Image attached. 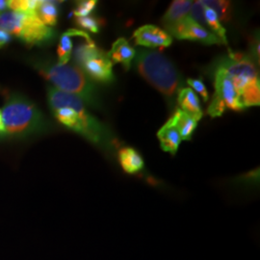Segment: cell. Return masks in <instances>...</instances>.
<instances>
[{"label":"cell","instance_id":"6da1fadb","mask_svg":"<svg viewBox=\"0 0 260 260\" xmlns=\"http://www.w3.org/2000/svg\"><path fill=\"white\" fill-rule=\"evenodd\" d=\"M47 102L50 109L70 107L75 110L76 113L75 119L68 128L74 130L83 136L85 139L102 149L106 150L113 149L115 136L111 130L87 111L80 99L62 92L54 87H49L47 90Z\"/></svg>","mask_w":260,"mask_h":260},{"label":"cell","instance_id":"7a4b0ae2","mask_svg":"<svg viewBox=\"0 0 260 260\" xmlns=\"http://www.w3.org/2000/svg\"><path fill=\"white\" fill-rule=\"evenodd\" d=\"M135 67L151 86L173 106L182 87V77L177 67L159 51L141 49L135 55Z\"/></svg>","mask_w":260,"mask_h":260},{"label":"cell","instance_id":"3957f363","mask_svg":"<svg viewBox=\"0 0 260 260\" xmlns=\"http://www.w3.org/2000/svg\"><path fill=\"white\" fill-rule=\"evenodd\" d=\"M34 67L40 75L54 84V88L73 94L94 108L101 106L95 86L77 66L58 65L47 61H38Z\"/></svg>","mask_w":260,"mask_h":260},{"label":"cell","instance_id":"277c9868","mask_svg":"<svg viewBox=\"0 0 260 260\" xmlns=\"http://www.w3.org/2000/svg\"><path fill=\"white\" fill-rule=\"evenodd\" d=\"M4 134L24 138L46 131L47 120L37 106L21 95H12L1 110Z\"/></svg>","mask_w":260,"mask_h":260},{"label":"cell","instance_id":"5b68a950","mask_svg":"<svg viewBox=\"0 0 260 260\" xmlns=\"http://www.w3.org/2000/svg\"><path fill=\"white\" fill-rule=\"evenodd\" d=\"M216 68L222 69L230 76L245 108L259 105V75L250 56L230 49L228 56L221 59Z\"/></svg>","mask_w":260,"mask_h":260},{"label":"cell","instance_id":"8992f818","mask_svg":"<svg viewBox=\"0 0 260 260\" xmlns=\"http://www.w3.org/2000/svg\"><path fill=\"white\" fill-rule=\"evenodd\" d=\"M0 30L31 47L47 44L55 36L53 29L44 24L36 13L3 12L0 14Z\"/></svg>","mask_w":260,"mask_h":260},{"label":"cell","instance_id":"52a82bcc","mask_svg":"<svg viewBox=\"0 0 260 260\" xmlns=\"http://www.w3.org/2000/svg\"><path fill=\"white\" fill-rule=\"evenodd\" d=\"M215 93L207 109V114L212 117H221L226 110L242 111L246 109L240 101L235 86L225 72L216 68L214 74Z\"/></svg>","mask_w":260,"mask_h":260},{"label":"cell","instance_id":"ba28073f","mask_svg":"<svg viewBox=\"0 0 260 260\" xmlns=\"http://www.w3.org/2000/svg\"><path fill=\"white\" fill-rule=\"evenodd\" d=\"M169 35H173L178 40H188L199 42L205 45H221L222 42L208 29L201 26L188 16L176 25L167 30Z\"/></svg>","mask_w":260,"mask_h":260},{"label":"cell","instance_id":"9c48e42d","mask_svg":"<svg viewBox=\"0 0 260 260\" xmlns=\"http://www.w3.org/2000/svg\"><path fill=\"white\" fill-rule=\"evenodd\" d=\"M90 79L101 83H111L115 80L113 74V63L108 58L107 52L89 59L80 68Z\"/></svg>","mask_w":260,"mask_h":260},{"label":"cell","instance_id":"30bf717a","mask_svg":"<svg viewBox=\"0 0 260 260\" xmlns=\"http://www.w3.org/2000/svg\"><path fill=\"white\" fill-rule=\"evenodd\" d=\"M133 38L137 46L156 48V47H170L173 39L163 29L154 25H144L138 28Z\"/></svg>","mask_w":260,"mask_h":260},{"label":"cell","instance_id":"8fae6325","mask_svg":"<svg viewBox=\"0 0 260 260\" xmlns=\"http://www.w3.org/2000/svg\"><path fill=\"white\" fill-rule=\"evenodd\" d=\"M119 163L121 170L129 176H140L145 169V161L137 150L125 148L119 151Z\"/></svg>","mask_w":260,"mask_h":260},{"label":"cell","instance_id":"7c38bea8","mask_svg":"<svg viewBox=\"0 0 260 260\" xmlns=\"http://www.w3.org/2000/svg\"><path fill=\"white\" fill-rule=\"evenodd\" d=\"M107 55L112 63H120L124 70L128 71L136 55V51L125 39L120 38L113 44L111 50L107 52Z\"/></svg>","mask_w":260,"mask_h":260},{"label":"cell","instance_id":"4fadbf2b","mask_svg":"<svg viewBox=\"0 0 260 260\" xmlns=\"http://www.w3.org/2000/svg\"><path fill=\"white\" fill-rule=\"evenodd\" d=\"M157 137L161 149L172 155H176L182 140L171 119L158 131Z\"/></svg>","mask_w":260,"mask_h":260},{"label":"cell","instance_id":"5bb4252c","mask_svg":"<svg viewBox=\"0 0 260 260\" xmlns=\"http://www.w3.org/2000/svg\"><path fill=\"white\" fill-rule=\"evenodd\" d=\"M177 102L181 107V110L190 115L196 121H199L203 118L204 114L200 100L192 89H181L177 93Z\"/></svg>","mask_w":260,"mask_h":260},{"label":"cell","instance_id":"9a60e30c","mask_svg":"<svg viewBox=\"0 0 260 260\" xmlns=\"http://www.w3.org/2000/svg\"><path fill=\"white\" fill-rule=\"evenodd\" d=\"M81 37L84 40L90 41L92 40L91 37L81 30L78 29H69L67 32H65L60 39L59 46L57 49V54H58V65H66L72 56V50H73V42L72 38Z\"/></svg>","mask_w":260,"mask_h":260},{"label":"cell","instance_id":"2e32d148","mask_svg":"<svg viewBox=\"0 0 260 260\" xmlns=\"http://www.w3.org/2000/svg\"><path fill=\"white\" fill-rule=\"evenodd\" d=\"M193 1L190 0H175L172 2L162 21L166 29H170L179 21L186 18L190 12Z\"/></svg>","mask_w":260,"mask_h":260},{"label":"cell","instance_id":"e0dca14e","mask_svg":"<svg viewBox=\"0 0 260 260\" xmlns=\"http://www.w3.org/2000/svg\"><path fill=\"white\" fill-rule=\"evenodd\" d=\"M171 121L178 131L181 140H191L197 127V121L190 115L181 109H177L171 118Z\"/></svg>","mask_w":260,"mask_h":260},{"label":"cell","instance_id":"ac0fdd59","mask_svg":"<svg viewBox=\"0 0 260 260\" xmlns=\"http://www.w3.org/2000/svg\"><path fill=\"white\" fill-rule=\"evenodd\" d=\"M103 49L95 46L93 40L85 41L83 44L77 46L75 50V60L78 68H81L86 61L103 54Z\"/></svg>","mask_w":260,"mask_h":260},{"label":"cell","instance_id":"d6986e66","mask_svg":"<svg viewBox=\"0 0 260 260\" xmlns=\"http://www.w3.org/2000/svg\"><path fill=\"white\" fill-rule=\"evenodd\" d=\"M38 18L47 26H54L57 23L58 8L53 1H39L37 10Z\"/></svg>","mask_w":260,"mask_h":260},{"label":"cell","instance_id":"ffe728a7","mask_svg":"<svg viewBox=\"0 0 260 260\" xmlns=\"http://www.w3.org/2000/svg\"><path fill=\"white\" fill-rule=\"evenodd\" d=\"M205 7L213 10L218 18L223 21H230L233 16L232 3L224 0H201Z\"/></svg>","mask_w":260,"mask_h":260},{"label":"cell","instance_id":"44dd1931","mask_svg":"<svg viewBox=\"0 0 260 260\" xmlns=\"http://www.w3.org/2000/svg\"><path fill=\"white\" fill-rule=\"evenodd\" d=\"M205 19L207 26H209V27L211 28V30L213 31L212 33H213L214 35L219 38V40L222 42V44L228 45L226 31H225V29L222 25V23H221L220 19L218 18L217 14L214 12L213 10L205 7Z\"/></svg>","mask_w":260,"mask_h":260},{"label":"cell","instance_id":"7402d4cb","mask_svg":"<svg viewBox=\"0 0 260 260\" xmlns=\"http://www.w3.org/2000/svg\"><path fill=\"white\" fill-rule=\"evenodd\" d=\"M8 8L13 12L21 13H36L39 5L38 0H10Z\"/></svg>","mask_w":260,"mask_h":260},{"label":"cell","instance_id":"603a6c76","mask_svg":"<svg viewBox=\"0 0 260 260\" xmlns=\"http://www.w3.org/2000/svg\"><path fill=\"white\" fill-rule=\"evenodd\" d=\"M205 5L202 3L201 0L193 2L190 12L188 14V17L193 19L201 26L206 28L207 24L205 19Z\"/></svg>","mask_w":260,"mask_h":260},{"label":"cell","instance_id":"cb8c5ba5","mask_svg":"<svg viewBox=\"0 0 260 260\" xmlns=\"http://www.w3.org/2000/svg\"><path fill=\"white\" fill-rule=\"evenodd\" d=\"M75 23L77 26L89 30L92 33H99L101 22L100 20L94 19L93 17H84V18H76Z\"/></svg>","mask_w":260,"mask_h":260},{"label":"cell","instance_id":"d4e9b609","mask_svg":"<svg viewBox=\"0 0 260 260\" xmlns=\"http://www.w3.org/2000/svg\"><path fill=\"white\" fill-rule=\"evenodd\" d=\"M98 4L96 0H85L78 3L76 9L74 11L75 18L88 17L91 12H93Z\"/></svg>","mask_w":260,"mask_h":260},{"label":"cell","instance_id":"484cf974","mask_svg":"<svg viewBox=\"0 0 260 260\" xmlns=\"http://www.w3.org/2000/svg\"><path fill=\"white\" fill-rule=\"evenodd\" d=\"M187 83L189 84L194 90H195L197 93H200L201 96L203 98L204 102H208L209 100V93L207 92V89L205 87V84L200 80V79H192V78H189L187 79Z\"/></svg>","mask_w":260,"mask_h":260},{"label":"cell","instance_id":"4316f807","mask_svg":"<svg viewBox=\"0 0 260 260\" xmlns=\"http://www.w3.org/2000/svg\"><path fill=\"white\" fill-rule=\"evenodd\" d=\"M11 35L8 34L7 32L3 31V30H0V48L8 45L10 42H11Z\"/></svg>","mask_w":260,"mask_h":260},{"label":"cell","instance_id":"83f0119b","mask_svg":"<svg viewBox=\"0 0 260 260\" xmlns=\"http://www.w3.org/2000/svg\"><path fill=\"white\" fill-rule=\"evenodd\" d=\"M251 52L253 59L256 61L257 63H259V41L255 40L254 42H252V46H251Z\"/></svg>","mask_w":260,"mask_h":260},{"label":"cell","instance_id":"f1b7e54d","mask_svg":"<svg viewBox=\"0 0 260 260\" xmlns=\"http://www.w3.org/2000/svg\"><path fill=\"white\" fill-rule=\"evenodd\" d=\"M7 8H8V2L5 0H0V14L3 12H6Z\"/></svg>","mask_w":260,"mask_h":260},{"label":"cell","instance_id":"f546056e","mask_svg":"<svg viewBox=\"0 0 260 260\" xmlns=\"http://www.w3.org/2000/svg\"><path fill=\"white\" fill-rule=\"evenodd\" d=\"M4 134V128H3V122H2V117H1V112H0V135Z\"/></svg>","mask_w":260,"mask_h":260}]
</instances>
